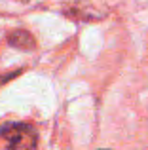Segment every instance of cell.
Instances as JSON below:
<instances>
[{
  "mask_svg": "<svg viewBox=\"0 0 148 150\" xmlns=\"http://www.w3.org/2000/svg\"><path fill=\"white\" fill-rule=\"evenodd\" d=\"M0 135L6 139V150H36L38 135L29 124H6L0 127Z\"/></svg>",
  "mask_w": 148,
  "mask_h": 150,
  "instance_id": "cell-1",
  "label": "cell"
},
{
  "mask_svg": "<svg viewBox=\"0 0 148 150\" xmlns=\"http://www.w3.org/2000/svg\"><path fill=\"white\" fill-rule=\"evenodd\" d=\"M8 44L11 48H17V50H23V51H29V50H34L36 42H34V36L29 33V30H13V33L8 36Z\"/></svg>",
  "mask_w": 148,
  "mask_h": 150,
  "instance_id": "cell-2",
  "label": "cell"
},
{
  "mask_svg": "<svg viewBox=\"0 0 148 150\" xmlns=\"http://www.w3.org/2000/svg\"><path fill=\"white\" fill-rule=\"evenodd\" d=\"M15 74H17V72H10V74H6V76H2V78H0V86H2V84H6L8 80H11V78H13Z\"/></svg>",
  "mask_w": 148,
  "mask_h": 150,
  "instance_id": "cell-3",
  "label": "cell"
}]
</instances>
